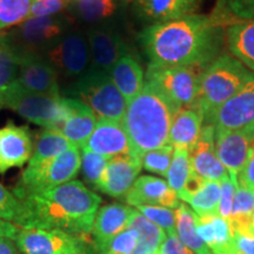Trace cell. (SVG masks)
<instances>
[{
	"label": "cell",
	"mask_w": 254,
	"mask_h": 254,
	"mask_svg": "<svg viewBox=\"0 0 254 254\" xmlns=\"http://www.w3.org/2000/svg\"><path fill=\"white\" fill-rule=\"evenodd\" d=\"M225 30L214 17L192 14L152 24L139 33L150 63L159 66H207L217 59Z\"/></svg>",
	"instance_id": "1"
},
{
	"label": "cell",
	"mask_w": 254,
	"mask_h": 254,
	"mask_svg": "<svg viewBox=\"0 0 254 254\" xmlns=\"http://www.w3.org/2000/svg\"><path fill=\"white\" fill-rule=\"evenodd\" d=\"M23 206L17 226L25 230H62L91 233L101 198L79 180L18 196Z\"/></svg>",
	"instance_id": "2"
},
{
	"label": "cell",
	"mask_w": 254,
	"mask_h": 254,
	"mask_svg": "<svg viewBox=\"0 0 254 254\" xmlns=\"http://www.w3.org/2000/svg\"><path fill=\"white\" fill-rule=\"evenodd\" d=\"M180 107L154 84L145 86L127 104L122 124L133 154L141 159L146 152L170 144V131Z\"/></svg>",
	"instance_id": "3"
},
{
	"label": "cell",
	"mask_w": 254,
	"mask_h": 254,
	"mask_svg": "<svg viewBox=\"0 0 254 254\" xmlns=\"http://www.w3.org/2000/svg\"><path fill=\"white\" fill-rule=\"evenodd\" d=\"M254 72L231 55L219 56L202 73L199 92L192 106L204 113L205 120L236 95Z\"/></svg>",
	"instance_id": "4"
},
{
	"label": "cell",
	"mask_w": 254,
	"mask_h": 254,
	"mask_svg": "<svg viewBox=\"0 0 254 254\" xmlns=\"http://www.w3.org/2000/svg\"><path fill=\"white\" fill-rule=\"evenodd\" d=\"M65 97L81 101L98 120L122 122L127 103L114 84L110 73L90 67L86 73L69 81L64 88Z\"/></svg>",
	"instance_id": "5"
},
{
	"label": "cell",
	"mask_w": 254,
	"mask_h": 254,
	"mask_svg": "<svg viewBox=\"0 0 254 254\" xmlns=\"http://www.w3.org/2000/svg\"><path fill=\"white\" fill-rule=\"evenodd\" d=\"M74 26L75 21L67 13L53 17L28 18L8 32H4L2 39L14 56H44Z\"/></svg>",
	"instance_id": "6"
},
{
	"label": "cell",
	"mask_w": 254,
	"mask_h": 254,
	"mask_svg": "<svg viewBox=\"0 0 254 254\" xmlns=\"http://www.w3.org/2000/svg\"><path fill=\"white\" fill-rule=\"evenodd\" d=\"M81 153L78 146H72L58 157L38 167H27L21 174L13 193L17 196L27 193L55 189L72 182L78 176Z\"/></svg>",
	"instance_id": "7"
},
{
	"label": "cell",
	"mask_w": 254,
	"mask_h": 254,
	"mask_svg": "<svg viewBox=\"0 0 254 254\" xmlns=\"http://www.w3.org/2000/svg\"><path fill=\"white\" fill-rule=\"evenodd\" d=\"M4 107H8L38 126L53 129L58 128L67 113L64 95L34 93L24 90L18 84L9 92Z\"/></svg>",
	"instance_id": "8"
},
{
	"label": "cell",
	"mask_w": 254,
	"mask_h": 254,
	"mask_svg": "<svg viewBox=\"0 0 254 254\" xmlns=\"http://www.w3.org/2000/svg\"><path fill=\"white\" fill-rule=\"evenodd\" d=\"M204 66H159L148 64L145 80L158 86L180 109L192 106L199 92Z\"/></svg>",
	"instance_id": "9"
},
{
	"label": "cell",
	"mask_w": 254,
	"mask_h": 254,
	"mask_svg": "<svg viewBox=\"0 0 254 254\" xmlns=\"http://www.w3.org/2000/svg\"><path fill=\"white\" fill-rule=\"evenodd\" d=\"M59 78L75 80L91 67V53L86 31L74 26L44 55Z\"/></svg>",
	"instance_id": "10"
},
{
	"label": "cell",
	"mask_w": 254,
	"mask_h": 254,
	"mask_svg": "<svg viewBox=\"0 0 254 254\" xmlns=\"http://www.w3.org/2000/svg\"><path fill=\"white\" fill-rule=\"evenodd\" d=\"M15 244L21 254H94L81 236L62 230L20 228Z\"/></svg>",
	"instance_id": "11"
},
{
	"label": "cell",
	"mask_w": 254,
	"mask_h": 254,
	"mask_svg": "<svg viewBox=\"0 0 254 254\" xmlns=\"http://www.w3.org/2000/svg\"><path fill=\"white\" fill-rule=\"evenodd\" d=\"M254 146V125L240 129H215V151L233 182L245 167Z\"/></svg>",
	"instance_id": "12"
},
{
	"label": "cell",
	"mask_w": 254,
	"mask_h": 254,
	"mask_svg": "<svg viewBox=\"0 0 254 254\" xmlns=\"http://www.w3.org/2000/svg\"><path fill=\"white\" fill-rule=\"evenodd\" d=\"M86 33L92 68L111 73L119 59L131 55L128 44L122 34L109 25L88 27Z\"/></svg>",
	"instance_id": "13"
},
{
	"label": "cell",
	"mask_w": 254,
	"mask_h": 254,
	"mask_svg": "<svg viewBox=\"0 0 254 254\" xmlns=\"http://www.w3.org/2000/svg\"><path fill=\"white\" fill-rule=\"evenodd\" d=\"M214 129H240L254 125V74L236 95L205 120Z\"/></svg>",
	"instance_id": "14"
},
{
	"label": "cell",
	"mask_w": 254,
	"mask_h": 254,
	"mask_svg": "<svg viewBox=\"0 0 254 254\" xmlns=\"http://www.w3.org/2000/svg\"><path fill=\"white\" fill-rule=\"evenodd\" d=\"M17 84L24 90L43 94H62L59 75L44 56L19 55Z\"/></svg>",
	"instance_id": "15"
},
{
	"label": "cell",
	"mask_w": 254,
	"mask_h": 254,
	"mask_svg": "<svg viewBox=\"0 0 254 254\" xmlns=\"http://www.w3.org/2000/svg\"><path fill=\"white\" fill-rule=\"evenodd\" d=\"M189 154L193 173L202 179L220 183L228 176L215 151V129L211 124H205L198 140L189 150Z\"/></svg>",
	"instance_id": "16"
},
{
	"label": "cell",
	"mask_w": 254,
	"mask_h": 254,
	"mask_svg": "<svg viewBox=\"0 0 254 254\" xmlns=\"http://www.w3.org/2000/svg\"><path fill=\"white\" fill-rule=\"evenodd\" d=\"M33 147L28 127L18 126L12 122L0 127V174L28 163Z\"/></svg>",
	"instance_id": "17"
},
{
	"label": "cell",
	"mask_w": 254,
	"mask_h": 254,
	"mask_svg": "<svg viewBox=\"0 0 254 254\" xmlns=\"http://www.w3.org/2000/svg\"><path fill=\"white\" fill-rule=\"evenodd\" d=\"M141 168V159L134 154L111 158L98 190L113 198H125Z\"/></svg>",
	"instance_id": "18"
},
{
	"label": "cell",
	"mask_w": 254,
	"mask_h": 254,
	"mask_svg": "<svg viewBox=\"0 0 254 254\" xmlns=\"http://www.w3.org/2000/svg\"><path fill=\"white\" fill-rule=\"evenodd\" d=\"M80 150H87L110 159L133 154L122 122L113 120H98L93 132Z\"/></svg>",
	"instance_id": "19"
},
{
	"label": "cell",
	"mask_w": 254,
	"mask_h": 254,
	"mask_svg": "<svg viewBox=\"0 0 254 254\" xmlns=\"http://www.w3.org/2000/svg\"><path fill=\"white\" fill-rule=\"evenodd\" d=\"M125 200L133 207L151 205L176 209L180 205L178 194L171 189L166 180L152 176L136 178L131 190L125 195Z\"/></svg>",
	"instance_id": "20"
},
{
	"label": "cell",
	"mask_w": 254,
	"mask_h": 254,
	"mask_svg": "<svg viewBox=\"0 0 254 254\" xmlns=\"http://www.w3.org/2000/svg\"><path fill=\"white\" fill-rule=\"evenodd\" d=\"M136 13L152 24L195 14L204 0H131Z\"/></svg>",
	"instance_id": "21"
},
{
	"label": "cell",
	"mask_w": 254,
	"mask_h": 254,
	"mask_svg": "<svg viewBox=\"0 0 254 254\" xmlns=\"http://www.w3.org/2000/svg\"><path fill=\"white\" fill-rule=\"evenodd\" d=\"M65 104L67 113L57 129L63 133L72 145L81 148L93 132L98 119L94 113L81 101L65 97Z\"/></svg>",
	"instance_id": "22"
},
{
	"label": "cell",
	"mask_w": 254,
	"mask_h": 254,
	"mask_svg": "<svg viewBox=\"0 0 254 254\" xmlns=\"http://www.w3.org/2000/svg\"><path fill=\"white\" fill-rule=\"evenodd\" d=\"M132 212V207L123 204H110L98 209L92 228L95 249L103 250L113 238L125 231Z\"/></svg>",
	"instance_id": "23"
},
{
	"label": "cell",
	"mask_w": 254,
	"mask_h": 254,
	"mask_svg": "<svg viewBox=\"0 0 254 254\" xmlns=\"http://www.w3.org/2000/svg\"><path fill=\"white\" fill-rule=\"evenodd\" d=\"M204 125V113L198 107H183L174 117L170 131V144L173 147H184L190 150L198 140Z\"/></svg>",
	"instance_id": "24"
},
{
	"label": "cell",
	"mask_w": 254,
	"mask_h": 254,
	"mask_svg": "<svg viewBox=\"0 0 254 254\" xmlns=\"http://www.w3.org/2000/svg\"><path fill=\"white\" fill-rule=\"evenodd\" d=\"M119 0H71L66 13L75 23L88 27L101 26L118 13Z\"/></svg>",
	"instance_id": "25"
},
{
	"label": "cell",
	"mask_w": 254,
	"mask_h": 254,
	"mask_svg": "<svg viewBox=\"0 0 254 254\" xmlns=\"http://www.w3.org/2000/svg\"><path fill=\"white\" fill-rule=\"evenodd\" d=\"M110 74L127 104L134 99L145 86L144 69L132 55L119 59Z\"/></svg>",
	"instance_id": "26"
},
{
	"label": "cell",
	"mask_w": 254,
	"mask_h": 254,
	"mask_svg": "<svg viewBox=\"0 0 254 254\" xmlns=\"http://www.w3.org/2000/svg\"><path fill=\"white\" fill-rule=\"evenodd\" d=\"M225 40L231 56L254 72V20L230 24L225 30Z\"/></svg>",
	"instance_id": "27"
},
{
	"label": "cell",
	"mask_w": 254,
	"mask_h": 254,
	"mask_svg": "<svg viewBox=\"0 0 254 254\" xmlns=\"http://www.w3.org/2000/svg\"><path fill=\"white\" fill-rule=\"evenodd\" d=\"M196 232L199 237L211 251L212 254H218L222 251L233 247L232 230L230 222L220 215H196Z\"/></svg>",
	"instance_id": "28"
},
{
	"label": "cell",
	"mask_w": 254,
	"mask_h": 254,
	"mask_svg": "<svg viewBox=\"0 0 254 254\" xmlns=\"http://www.w3.org/2000/svg\"><path fill=\"white\" fill-rule=\"evenodd\" d=\"M72 146L74 145H72L58 129L43 128L37 135L33 153L27 167H38L49 163Z\"/></svg>",
	"instance_id": "29"
},
{
	"label": "cell",
	"mask_w": 254,
	"mask_h": 254,
	"mask_svg": "<svg viewBox=\"0 0 254 254\" xmlns=\"http://www.w3.org/2000/svg\"><path fill=\"white\" fill-rule=\"evenodd\" d=\"M176 218V233L179 240L192 251L193 254H212L204 240L196 232V214L185 202L174 209Z\"/></svg>",
	"instance_id": "30"
},
{
	"label": "cell",
	"mask_w": 254,
	"mask_h": 254,
	"mask_svg": "<svg viewBox=\"0 0 254 254\" xmlns=\"http://www.w3.org/2000/svg\"><path fill=\"white\" fill-rule=\"evenodd\" d=\"M127 228H133L139 236V250L146 251L153 254H158L161 244L167 238L163 228L145 218L138 209L133 208L131 220Z\"/></svg>",
	"instance_id": "31"
},
{
	"label": "cell",
	"mask_w": 254,
	"mask_h": 254,
	"mask_svg": "<svg viewBox=\"0 0 254 254\" xmlns=\"http://www.w3.org/2000/svg\"><path fill=\"white\" fill-rule=\"evenodd\" d=\"M185 204H189L199 217L207 215H219V204H220V183L206 182L204 186L193 194L182 199Z\"/></svg>",
	"instance_id": "32"
},
{
	"label": "cell",
	"mask_w": 254,
	"mask_h": 254,
	"mask_svg": "<svg viewBox=\"0 0 254 254\" xmlns=\"http://www.w3.org/2000/svg\"><path fill=\"white\" fill-rule=\"evenodd\" d=\"M212 17L221 25L254 20V0H215Z\"/></svg>",
	"instance_id": "33"
},
{
	"label": "cell",
	"mask_w": 254,
	"mask_h": 254,
	"mask_svg": "<svg viewBox=\"0 0 254 254\" xmlns=\"http://www.w3.org/2000/svg\"><path fill=\"white\" fill-rule=\"evenodd\" d=\"M254 214V190L237 183L234 194L233 207L231 217L228 219L231 228L246 227L252 225Z\"/></svg>",
	"instance_id": "34"
},
{
	"label": "cell",
	"mask_w": 254,
	"mask_h": 254,
	"mask_svg": "<svg viewBox=\"0 0 254 254\" xmlns=\"http://www.w3.org/2000/svg\"><path fill=\"white\" fill-rule=\"evenodd\" d=\"M18 63L14 53L6 45L4 39L0 40V109L4 107L5 100L17 85Z\"/></svg>",
	"instance_id": "35"
},
{
	"label": "cell",
	"mask_w": 254,
	"mask_h": 254,
	"mask_svg": "<svg viewBox=\"0 0 254 254\" xmlns=\"http://www.w3.org/2000/svg\"><path fill=\"white\" fill-rule=\"evenodd\" d=\"M193 173L190 166L189 150L184 147H174L173 159L166 174V182L174 192L180 193L190 174Z\"/></svg>",
	"instance_id": "36"
},
{
	"label": "cell",
	"mask_w": 254,
	"mask_h": 254,
	"mask_svg": "<svg viewBox=\"0 0 254 254\" xmlns=\"http://www.w3.org/2000/svg\"><path fill=\"white\" fill-rule=\"evenodd\" d=\"M33 0H0V31L13 28L31 15Z\"/></svg>",
	"instance_id": "37"
},
{
	"label": "cell",
	"mask_w": 254,
	"mask_h": 254,
	"mask_svg": "<svg viewBox=\"0 0 254 254\" xmlns=\"http://www.w3.org/2000/svg\"><path fill=\"white\" fill-rule=\"evenodd\" d=\"M81 165L80 170L85 182L98 190V186L103 179V176L109 164L110 158L93 153L87 150H80Z\"/></svg>",
	"instance_id": "38"
},
{
	"label": "cell",
	"mask_w": 254,
	"mask_h": 254,
	"mask_svg": "<svg viewBox=\"0 0 254 254\" xmlns=\"http://www.w3.org/2000/svg\"><path fill=\"white\" fill-rule=\"evenodd\" d=\"M174 147L171 144L148 151L141 157L142 168L148 172L166 177L173 159Z\"/></svg>",
	"instance_id": "39"
},
{
	"label": "cell",
	"mask_w": 254,
	"mask_h": 254,
	"mask_svg": "<svg viewBox=\"0 0 254 254\" xmlns=\"http://www.w3.org/2000/svg\"><path fill=\"white\" fill-rule=\"evenodd\" d=\"M140 213L160 228H163L167 236L176 233V218L174 209L163 207V206L141 205L134 207Z\"/></svg>",
	"instance_id": "40"
},
{
	"label": "cell",
	"mask_w": 254,
	"mask_h": 254,
	"mask_svg": "<svg viewBox=\"0 0 254 254\" xmlns=\"http://www.w3.org/2000/svg\"><path fill=\"white\" fill-rule=\"evenodd\" d=\"M139 247V236L133 228H126L122 233L98 251V254H132Z\"/></svg>",
	"instance_id": "41"
},
{
	"label": "cell",
	"mask_w": 254,
	"mask_h": 254,
	"mask_svg": "<svg viewBox=\"0 0 254 254\" xmlns=\"http://www.w3.org/2000/svg\"><path fill=\"white\" fill-rule=\"evenodd\" d=\"M21 212L23 206L18 196L0 184V219L12 222L17 226Z\"/></svg>",
	"instance_id": "42"
},
{
	"label": "cell",
	"mask_w": 254,
	"mask_h": 254,
	"mask_svg": "<svg viewBox=\"0 0 254 254\" xmlns=\"http://www.w3.org/2000/svg\"><path fill=\"white\" fill-rule=\"evenodd\" d=\"M71 0H33L30 18L53 17L66 13Z\"/></svg>",
	"instance_id": "43"
},
{
	"label": "cell",
	"mask_w": 254,
	"mask_h": 254,
	"mask_svg": "<svg viewBox=\"0 0 254 254\" xmlns=\"http://www.w3.org/2000/svg\"><path fill=\"white\" fill-rule=\"evenodd\" d=\"M237 183L231 179L230 176L225 177L220 182V204H219V215L228 220L233 207L234 194H236Z\"/></svg>",
	"instance_id": "44"
},
{
	"label": "cell",
	"mask_w": 254,
	"mask_h": 254,
	"mask_svg": "<svg viewBox=\"0 0 254 254\" xmlns=\"http://www.w3.org/2000/svg\"><path fill=\"white\" fill-rule=\"evenodd\" d=\"M231 230L232 241L236 250L243 254H254V228L252 225Z\"/></svg>",
	"instance_id": "45"
},
{
	"label": "cell",
	"mask_w": 254,
	"mask_h": 254,
	"mask_svg": "<svg viewBox=\"0 0 254 254\" xmlns=\"http://www.w3.org/2000/svg\"><path fill=\"white\" fill-rule=\"evenodd\" d=\"M158 254H193V252L184 245L177 234H171L161 244Z\"/></svg>",
	"instance_id": "46"
},
{
	"label": "cell",
	"mask_w": 254,
	"mask_h": 254,
	"mask_svg": "<svg viewBox=\"0 0 254 254\" xmlns=\"http://www.w3.org/2000/svg\"><path fill=\"white\" fill-rule=\"evenodd\" d=\"M238 183L247 187V189L254 190V146L245 167L243 168L239 177H238Z\"/></svg>",
	"instance_id": "47"
},
{
	"label": "cell",
	"mask_w": 254,
	"mask_h": 254,
	"mask_svg": "<svg viewBox=\"0 0 254 254\" xmlns=\"http://www.w3.org/2000/svg\"><path fill=\"white\" fill-rule=\"evenodd\" d=\"M19 231H20V228L15 226L14 224L0 219V239L7 238V239L15 240L18 237Z\"/></svg>",
	"instance_id": "48"
},
{
	"label": "cell",
	"mask_w": 254,
	"mask_h": 254,
	"mask_svg": "<svg viewBox=\"0 0 254 254\" xmlns=\"http://www.w3.org/2000/svg\"><path fill=\"white\" fill-rule=\"evenodd\" d=\"M0 254H18L15 240L7 239V238L0 239Z\"/></svg>",
	"instance_id": "49"
},
{
	"label": "cell",
	"mask_w": 254,
	"mask_h": 254,
	"mask_svg": "<svg viewBox=\"0 0 254 254\" xmlns=\"http://www.w3.org/2000/svg\"><path fill=\"white\" fill-rule=\"evenodd\" d=\"M218 254H243V253H240L239 251H237V250H236V247L233 246V247H231V249L222 251V252L218 253Z\"/></svg>",
	"instance_id": "50"
},
{
	"label": "cell",
	"mask_w": 254,
	"mask_h": 254,
	"mask_svg": "<svg viewBox=\"0 0 254 254\" xmlns=\"http://www.w3.org/2000/svg\"><path fill=\"white\" fill-rule=\"evenodd\" d=\"M132 254H153V253H150V252H146V251H141V250H136L134 253H132Z\"/></svg>",
	"instance_id": "51"
},
{
	"label": "cell",
	"mask_w": 254,
	"mask_h": 254,
	"mask_svg": "<svg viewBox=\"0 0 254 254\" xmlns=\"http://www.w3.org/2000/svg\"><path fill=\"white\" fill-rule=\"evenodd\" d=\"M2 38H4V32H1V31H0V40H1Z\"/></svg>",
	"instance_id": "52"
},
{
	"label": "cell",
	"mask_w": 254,
	"mask_h": 254,
	"mask_svg": "<svg viewBox=\"0 0 254 254\" xmlns=\"http://www.w3.org/2000/svg\"><path fill=\"white\" fill-rule=\"evenodd\" d=\"M252 227L254 228V214H253V217H252Z\"/></svg>",
	"instance_id": "53"
}]
</instances>
